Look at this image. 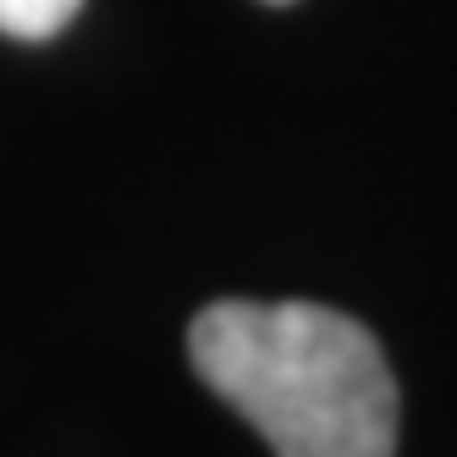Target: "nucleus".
Instances as JSON below:
<instances>
[{
    "mask_svg": "<svg viewBox=\"0 0 457 457\" xmlns=\"http://www.w3.org/2000/svg\"><path fill=\"white\" fill-rule=\"evenodd\" d=\"M199 380L276 457H391L397 380L380 342L325 303H210L187 331Z\"/></svg>",
    "mask_w": 457,
    "mask_h": 457,
    "instance_id": "obj_1",
    "label": "nucleus"
},
{
    "mask_svg": "<svg viewBox=\"0 0 457 457\" xmlns=\"http://www.w3.org/2000/svg\"><path fill=\"white\" fill-rule=\"evenodd\" d=\"M83 0H0V34L6 39H55L78 17Z\"/></svg>",
    "mask_w": 457,
    "mask_h": 457,
    "instance_id": "obj_2",
    "label": "nucleus"
},
{
    "mask_svg": "<svg viewBox=\"0 0 457 457\" xmlns=\"http://www.w3.org/2000/svg\"><path fill=\"white\" fill-rule=\"evenodd\" d=\"M270 6H287V0H270Z\"/></svg>",
    "mask_w": 457,
    "mask_h": 457,
    "instance_id": "obj_3",
    "label": "nucleus"
}]
</instances>
